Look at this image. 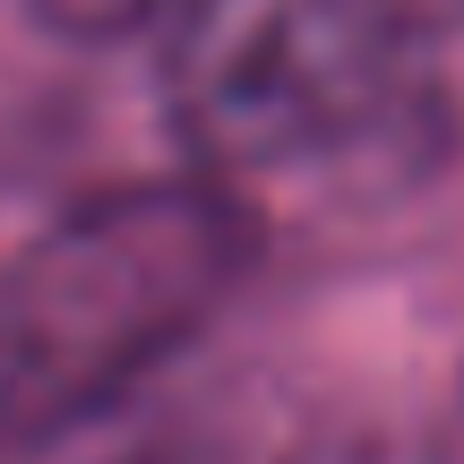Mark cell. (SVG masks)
<instances>
[{
    "label": "cell",
    "mask_w": 464,
    "mask_h": 464,
    "mask_svg": "<svg viewBox=\"0 0 464 464\" xmlns=\"http://www.w3.org/2000/svg\"><path fill=\"white\" fill-rule=\"evenodd\" d=\"M258 258V224L207 172L103 181L0 266V327L34 404V439L121 413L181 344L216 327Z\"/></svg>",
    "instance_id": "obj_1"
},
{
    "label": "cell",
    "mask_w": 464,
    "mask_h": 464,
    "mask_svg": "<svg viewBox=\"0 0 464 464\" xmlns=\"http://www.w3.org/2000/svg\"><path fill=\"white\" fill-rule=\"evenodd\" d=\"M430 69L370 0H181L164 112L207 172H301L362 147Z\"/></svg>",
    "instance_id": "obj_2"
},
{
    "label": "cell",
    "mask_w": 464,
    "mask_h": 464,
    "mask_svg": "<svg viewBox=\"0 0 464 464\" xmlns=\"http://www.w3.org/2000/svg\"><path fill=\"white\" fill-rule=\"evenodd\" d=\"M34 26H52L61 44H130V34L164 26L181 0H26Z\"/></svg>",
    "instance_id": "obj_3"
},
{
    "label": "cell",
    "mask_w": 464,
    "mask_h": 464,
    "mask_svg": "<svg viewBox=\"0 0 464 464\" xmlns=\"http://www.w3.org/2000/svg\"><path fill=\"white\" fill-rule=\"evenodd\" d=\"M370 9H379L387 26L404 34V52H413L421 69H430L439 52L464 44V0H370Z\"/></svg>",
    "instance_id": "obj_4"
},
{
    "label": "cell",
    "mask_w": 464,
    "mask_h": 464,
    "mask_svg": "<svg viewBox=\"0 0 464 464\" xmlns=\"http://www.w3.org/2000/svg\"><path fill=\"white\" fill-rule=\"evenodd\" d=\"M9 448H34V404H26V379H17L9 327H0V456Z\"/></svg>",
    "instance_id": "obj_5"
},
{
    "label": "cell",
    "mask_w": 464,
    "mask_h": 464,
    "mask_svg": "<svg viewBox=\"0 0 464 464\" xmlns=\"http://www.w3.org/2000/svg\"><path fill=\"white\" fill-rule=\"evenodd\" d=\"M284 464H396V456L370 448V439H310V448H293Z\"/></svg>",
    "instance_id": "obj_6"
}]
</instances>
